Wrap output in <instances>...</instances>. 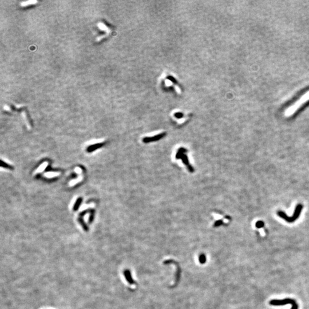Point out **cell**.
Returning <instances> with one entry per match:
<instances>
[{"label": "cell", "instance_id": "obj_1", "mask_svg": "<svg viewBox=\"0 0 309 309\" xmlns=\"http://www.w3.org/2000/svg\"><path fill=\"white\" fill-rule=\"evenodd\" d=\"M309 93L308 94H306L303 98H302V99H301V100L298 103H296V104L295 105V106H294V107L291 108V109L289 110V111H288L287 113H293V110H295L297 108V107H298L300 106L302 104H303V102L306 101V100H309Z\"/></svg>", "mask_w": 309, "mask_h": 309}, {"label": "cell", "instance_id": "obj_2", "mask_svg": "<svg viewBox=\"0 0 309 309\" xmlns=\"http://www.w3.org/2000/svg\"><path fill=\"white\" fill-rule=\"evenodd\" d=\"M124 277L126 279L127 281L130 284V285H134L135 283L134 280L132 277L131 273L129 270H125L123 273Z\"/></svg>", "mask_w": 309, "mask_h": 309}, {"label": "cell", "instance_id": "obj_3", "mask_svg": "<svg viewBox=\"0 0 309 309\" xmlns=\"http://www.w3.org/2000/svg\"><path fill=\"white\" fill-rule=\"evenodd\" d=\"M97 27L100 30L105 31L107 34H109L111 32V29L103 22H99L97 24Z\"/></svg>", "mask_w": 309, "mask_h": 309}, {"label": "cell", "instance_id": "obj_4", "mask_svg": "<svg viewBox=\"0 0 309 309\" xmlns=\"http://www.w3.org/2000/svg\"><path fill=\"white\" fill-rule=\"evenodd\" d=\"M38 2V1H34V0H31V1H24V2H21L20 5L22 7H26V6H29V5H34L36 3H37Z\"/></svg>", "mask_w": 309, "mask_h": 309}, {"label": "cell", "instance_id": "obj_5", "mask_svg": "<svg viewBox=\"0 0 309 309\" xmlns=\"http://www.w3.org/2000/svg\"><path fill=\"white\" fill-rule=\"evenodd\" d=\"M199 261L201 263H204L206 261V257L204 255L202 254L199 257Z\"/></svg>", "mask_w": 309, "mask_h": 309}, {"label": "cell", "instance_id": "obj_6", "mask_svg": "<svg viewBox=\"0 0 309 309\" xmlns=\"http://www.w3.org/2000/svg\"><path fill=\"white\" fill-rule=\"evenodd\" d=\"M4 109L6 110H8V111H10L12 109L10 106H8V105H5L4 106Z\"/></svg>", "mask_w": 309, "mask_h": 309}]
</instances>
